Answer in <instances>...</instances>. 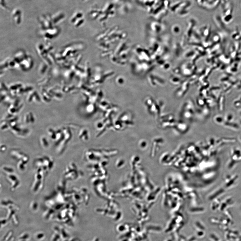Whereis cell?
<instances>
[{
    "label": "cell",
    "instance_id": "cell-6",
    "mask_svg": "<svg viewBox=\"0 0 241 241\" xmlns=\"http://www.w3.org/2000/svg\"><path fill=\"white\" fill-rule=\"evenodd\" d=\"M59 238V235H57H57H55V238H54V239H53V241H57V240H58V239Z\"/></svg>",
    "mask_w": 241,
    "mask_h": 241
},
{
    "label": "cell",
    "instance_id": "cell-7",
    "mask_svg": "<svg viewBox=\"0 0 241 241\" xmlns=\"http://www.w3.org/2000/svg\"><path fill=\"white\" fill-rule=\"evenodd\" d=\"M43 236H44V235L43 234H40L37 235V238L40 239V238H42V237H43Z\"/></svg>",
    "mask_w": 241,
    "mask_h": 241
},
{
    "label": "cell",
    "instance_id": "cell-1",
    "mask_svg": "<svg viewBox=\"0 0 241 241\" xmlns=\"http://www.w3.org/2000/svg\"><path fill=\"white\" fill-rule=\"evenodd\" d=\"M225 125L227 126L233 127V128L238 129L239 128V126L236 124L232 123L230 122H227L225 123Z\"/></svg>",
    "mask_w": 241,
    "mask_h": 241
},
{
    "label": "cell",
    "instance_id": "cell-4",
    "mask_svg": "<svg viewBox=\"0 0 241 241\" xmlns=\"http://www.w3.org/2000/svg\"><path fill=\"white\" fill-rule=\"evenodd\" d=\"M215 120L218 123H221L223 121V118L221 117H217L215 119Z\"/></svg>",
    "mask_w": 241,
    "mask_h": 241
},
{
    "label": "cell",
    "instance_id": "cell-5",
    "mask_svg": "<svg viewBox=\"0 0 241 241\" xmlns=\"http://www.w3.org/2000/svg\"><path fill=\"white\" fill-rule=\"evenodd\" d=\"M234 105L236 107H239L241 106V101L240 100H238L235 101L234 103Z\"/></svg>",
    "mask_w": 241,
    "mask_h": 241
},
{
    "label": "cell",
    "instance_id": "cell-2",
    "mask_svg": "<svg viewBox=\"0 0 241 241\" xmlns=\"http://www.w3.org/2000/svg\"><path fill=\"white\" fill-rule=\"evenodd\" d=\"M222 139H222V141L223 142L225 141L226 142H233L236 141L235 139H231L230 138L228 139V138H223Z\"/></svg>",
    "mask_w": 241,
    "mask_h": 241
},
{
    "label": "cell",
    "instance_id": "cell-3",
    "mask_svg": "<svg viewBox=\"0 0 241 241\" xmlns=\"http://www.w3.org/2000/svg\"><path fill=\"white\" fill-rule=\"evenodd\" d=\"M233 115L231 113H229L227 115V122H230L233 119Z\"/></svg>",
    "mask_w": 241,
    "mask_h": 241
},
{
    "label": "cell",
    "instance_id": "cell-9",
    "mask_svg": "<svg viewBox=\"0 0 241 241\" xmlns=\"http://www.w3.org/2000/svg\"><path fill=\"white\" fill-rule=\"evenodd\" d=\"M240 124H241V122H240Z\"/></svg>",
    "mask_w": 241,
    "mask_h": 241
},
{
    "label": "cell",
    "instance_id": "cell-8",
    "mask_svg": "<svg viewBox=\"0 0 241 241\" xmlns=\"http://www.w3.org/2000/svg\"><path fill=\"white\" fill-rule=\"evenodd\" d=\"M28 234H26L24 236H22V237H21V239H25L26 238H28Z\"/></svg>",
    "mask_w": 241,
    "mask_h": 241
}]
</instances>
